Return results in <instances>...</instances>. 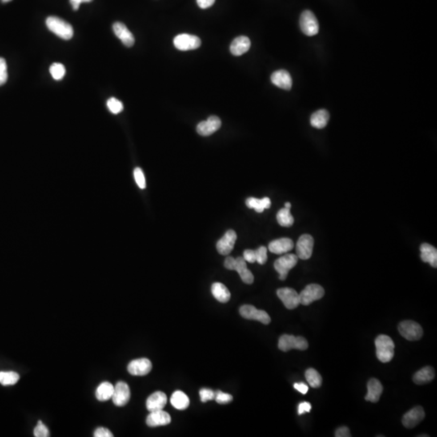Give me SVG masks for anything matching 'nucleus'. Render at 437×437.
Returning <instances> with one entry per match:
<instances>
[{"label": "nucleus", "mask_w": 437, "mask_h": 437, "mask_svg": "<svg viewBox=\"0 0 437 437\" xmlns=\"http://www.w3.org/2000/svg\"><path fill=\"white\" fill-rule=\"evenodd\" d=\"M294 247L293 240L290 238H280L274 240L269 244V250L275 254H282L291 251Z\"/></svg>", "instance_id": "24"}, {"label": "nucleus", "mask_w": 437, "mask_h": 437, "mask_svg": "<svg viewBox=\"0 0 437 437\" xmlns=\"http://www.w3.org/2000/svg\"><path fill=\"white\" fill-rule=\"evenodd\" d=\"M221 120L217 116H210L206 121L199 122L197 126V132L202 136H209L221 128Z\"/></svg>", "instance_id": "14"}, {"label": "nucleus", "mask_w": 437, "mask_h": 437, "mask_svg": "<svg viewBox=\"0 0 437 437\" xmlns=\"http://www.w3.org/2000/svg\"><path fill=\"white\" fill-rule=\"evenodd\" d=\"M153 369L151 361L147 358L134 359L128 365L129 374L133 376H146Z\"/></svg>", "instance_id": "16"}, {"label": "nucleus", "mask_w": 437, "mask_h": 437, "mask_svg": "<svg viewBox=\"0 0 437 437\" xmlns=\"http://www.w3.org/2000/svg\"><path fill=\"white\" fill-rule=\"evenodd\" d=\"M368 394L365 396V400L369 402H378L380 400L381 395L383 392V386L382 383L376 378H372L368 382Z\"/></svg>", "instance_id": "22"}, {"label": "nucleus", "mask_w": 437, "mask_h": 437, "mask_svg": "<svg viewBox=\"0 0 437 437\" xmlns=\"http://www.w3.org/2000/svg\"><path fill=\"white\" fill-rule=\"evenodd\" d=\"M20 376L15 372H0V383L3 386H12L17 384Z\"/></svg>", "instance_id": "34"}, {"label": "nucleus", "mask_w": 437, "mask_h": 437, "mask_svg": "<svg viewBox=\"0 0 437 437\" xmlns=\"http://www.w3.org/2000/svg\"><path fill=\"white\" fill-rule=\"evenodd\" d=\"M214 399L218 404H227L233 401V396L222 391H217L214 393Z\"/></svg>", "instance_id": "41"}, {"label": "nucleus", "mask_w": 437, "mask_h": 437, "mask_svg": "<svg viewBox=\"0 0 437 437\" xmlns=\"http://www.w3.org/2000/svg\"><path fill=\"white\" fill-rule=\"evenodd\" d=\"M199 395H200L201 401L202 402H206L207 401L214 399V392L211 390H209V389H202L199 391Z\"/></svg>", "instance_id": "42"}, {"label": "nucleus", "mask_w": 437, "mask_h": 437, "mask_svg": "<svg viewBox=\"0 0 437 437\" xmlns=\"http://www.w3.org/2000/svg\"><path fill=\"white\" fill-rule=\"evenodd\" d=\"M113 30L117 37L122 41L124 46H126V47H131L134 46V36L123 23L116 22L113 25Z\"/></svg>", "instance_id": "18"}, {"label": "nucleus", "mask_w": 437, "mask_h": 437, "mask_svg": "<svg viewBox=\"0 0 437 437\" xmlns=\"http://www.w3.org/2000/svg\"><path fill=\"white\" fill-rule=\"evenodd\" d=\"M1 1H2L3 3H9L10 2V1H12V0H1Z\"/></svg>", "instance_id": "51"}, {"label": "nucleus", "mask_w": 437, "mask_h": 437, "mask_svg": "<svg viewBox=\"0 0 437 437\" xmlns=\"http://www.w3.org/2000/svg\"><path fill=\"white\" fill-rule=\"evenodd\" d=\"M46 26L52 33L64 40H70L74 31L70 24L57 17H49L46 19Z\"/></svg>", "instance_id": "3"}, {"label": "nucleus", "mask_w": 437, "mask_h": 437, "mask_svg": "<svg viewBox=\"0 0 437 437\" xmlns=\"http://www.w3.org/2000/svg\"><path fill=\"white\" fill-rule=\"evenodd\" d=\"M277 296L282 301L285 307L288 310H294L298 307L300 303L299 294L294 289L283 287L277 290Z\"/></svg>", "instance_id": "12"}, {"label": "nucleus", "mask_w": 437, "mask_h": 437, "mask_svg": "<svg viewBox=\"0 0 437 437\" xmlns=\"http://www.w3.org/2000/svg\"><path fill=\"white\" fill-rule=\"evenodd\" d=\"M8 66L5 58H0V86L5 85L8 81Z\"/></svg>", "instance_id": "39"}, {"label": "nucleus", "mask_w": 437, "mask_h": 437, "mask_svg": "<svg viewBox=\"0 0 437 437\" xmlns=\"http://www.w3.org/2000/svg\"><path fill=\"white\" fill-rule=\"evenodd\" d=\"M225 266L228 270H236L245 283L251 284L254 282V274L248 269L246 260L242 257L237 258L228 257L225 261Z\"/></svg>", "instance_id": "1"}, {"label": "nucleus", "mask_w": 437, "mask_h": 437, "mask_svg": "<svg viewBox=\"0 0 437 437\" xmlns=\"http://www.w3.org/2000/svg\"><path fill=\"white\" fill-rule=\"evenodd\" d=\"M213 297L221 303H227L231 298V294L228 287L221 282H214L211 286Z\"/></svg>", "instance_id": "27"}, {"label": "nucleus", "mask_w": 437, "mask_h": 437, "mask_svg": "<svg viewBox=\"0 0 437 437\" xmlns=\"http://www.w3.org/2000/svg\"><path fill=\"white\" fill-rule=\"evenodd\" d=\"M271 205L270 199L267 197L258 199L256 198H249L246 200V206L249 208L254 209L258 213H262L265 209H269Z\"/></svg>", "instance_id": "31"}, {"label": "nucleus", "mask_w": 437, "mask_h": 437, "mask_svg": "<svg viewBox=\"0 0 437 437\" xmlns=\"http://www.w3.org/2000/svg\"><path fill=\"white\" fill-rule=\"evenodd\" d=\"M251 42L249 37L240 36L236 37L230 45V52L234 56H241L250 50Z\"/></svg>", "instance_id": "23"}, {"label": "nucleus", "mask_w": 437, "mask_h": 437, "mask_svg": "<svg viewBox=\"0 0 437 437\" xmlns=\"http://www.w3.org/2000/svg\"><path fill=\"white\" fill-rule=\"evenodd\" d=\"M330 119V114L326 109H320L312 114L310 118V123L312 126L317 129H322L326 127Z\"/></svg>", "instance_id": "28"}, {"label": "nucleus", "mask_w": 437, "mask_h": 437, "mask_svg": "<svg viewBox=\"0 0 437 437\" xmlns=\"http://www.w3.org/2000/svg\"><path fill=\"white\" fill-rule=\"evenodd\" d=\"M240 314L246 319L258 321L265 325H268L271 321L270 316L266 311L258 310L253 305H245L242 306L240 308Z\"/></svg>", "instance_id": "10"}, {"label": "nucleus", "mask_w": 437, "mask_h": 437, "mask_svg": "<svg viewBox=\"0 0 437 437\" xmlns=\"http://www.w3.org/2000/svg\"><path fill=\"white\" fill-rule=\"evenodd\" d=\"M377 356L382 363L390 362L394 355V342L388 335L381 334L375 340Z\"/></svg>", "instance_id": "2"}, {"label": "nucleus", "mask_w": 437, "mask_h": 437, "mask_svg": "<svg viewBox=\"0 0 437 437\" xmlns=\"http://www.w3.org/2000/svg\"><path fill=\"white\" fill-rule=\"evenodd\" d=\"M69 1H70V4L72 6L73 10L77 11L82 3H90L93 0H69Z\"/></svg>", "instance_id": "49"}, {"label": "nucleus", "mask_w": 437, "mask_h": 437, "mask_svg": "<svg viewBox=\"0 0 437 437\" xmlns=\"http://www.w3.org/2000/svg\"><path fill=\"white\" fill-rule=\"evenodd\" d=\"M278 346L279 350L284 352L290 351L292 349L305 351L309 347V343L304 337L283 334L278 339Z\"/></svg>", "instance_id": "4"}, {"label": "nucleus", "mask_w": 437, "mask_h": 437, "mask_svg": "<svg viewBox=\"0 0 437 437\" xmlns=\"http://www.w3.org/2000/svg\"><path fill=\"white\" fill-rule=\"evenodd\" d=\"M298 262V257L296 254H289L282 256L274 262V269L279 274V279L285 280L290 270L295 267Z\"/></svg>", "instance_id": "6"}, {"label": "nucleus", "mask_w": 437, "mask_h": 437, "mask_svg": "<svg viewBox=\"0 0 437 437\" xmlns=\"http://www.w3.org/2000/svg\"><path fill=\"white\" fill-rule=\"evenodd\" d=\"M276 218L278 223L282 227H291L294 224V218L290 212V209L286 207L278 210Z\"/></svg>", "instance_id": "32"}, {"label": "nucleus", "mask_w": 437, "mask_h": 437, "mask_svg": "<svg viewBox=\"0 0 437 437\" xmlns=\"http://www.w3.org/2000/svg\"><path fill=\"white\" fill-rule=\"evenodd\" d=\"M34 436L36 437H48L50 436V431L48 430L47 427L41 421H39L34 428L33 431Z\"/></svg>", "instance_id": "37"}, {"label": "nucleus", "mask_w": 437, "mask_h": 437, "mask_svg": "<svg viewBox=\"0 0 437 437\" xmlns=\"http://www.w3.org/2000/svg\"><path fill=\"white\" fill-rule=\"evenodd\" d=\"M107 107L112 114H118L123 110V104L115 97H111L107 101Z\"/></svg>", "instance_id": "36"}, {"label": "nucleus", "mask_w": 437, "mask_h": 437, "mask_svg": "<svg viewBox=\"0 0 437 437\" xmlns=\"http://www.w3.org/2000/svg\"><path fill=\"white\" fill-rule=\"evenodd\" d=\"M314 246V240L312 236L309 234L301 236L297 244V256L298 258L307 260L311 258Z\"/></svg>", "instance_id": "11"}, {"label": "nucleus", "mask_w": 437, "mask_h": 437, "mask_svg": "<svg viewBox=\"0 0 437 437\" xmlns=\"http://www.w3.org/2000/svg\"><path fill=\"white\" fill-rule=\"evenodd\" d=\"M50 72L55 81H61L66 74V69L62 63L54 62L50 66Z\"/></svg>", "instance_id": "35"}, {"label": "nucleus", "mask_w": 437, "mask_h": 437, "mask_svg": "<svg viewBox=\"0 0 437 437\" xmlns=\"http://www.w3.org/2000/svg\"><path fill=\"white\" fill-rule=\"evenodd\" d=\"M243 258L246 262L254 263L256 262L255 250H246L244 251Z\"/></svg>", "instance_id": "44"}, {"label": "nucleus", "mask_w": 437, "mask_h": 437, "mask_svg": "<svg viewBox=\"0 0 437 437\" xmlns=\"http://www.w3.org/2000/svg\"><path fill=\"white\" fill-rule=\"evenodd\" d=\"M170 402L171 404L178 410H185L190 405V399L187 395L180 390L173 393Z\"/></svg>", "instance_id": "30"}, {"label": "nucleus", "mask_w": 437, "mask_h": 437, "mask_svg": "<svg viewBox=\"0 0 437 437\" xmlns=\"http://www.w3.org/2000/svg\"><path fill=\"white\" fill-rule=\"evenodd\" d=\"M300 26H301V31L309 37L316 35L319 32L318 19L316 18L315 15L312 13L311 11H305L301 14Z\"/></svg>", "instance_id": "7"}, {"label": "nucleus", "mask_w": 437, "mask_h": 437, "mask_svg": "<svg viewBox=\"0 0 437 437\" xmlns=\"http://www.w3.org/2000/svg\"><path fill=\"white\" fill-rule=\"evenodd\" d=\"M425 412L423 407L416 406L404 414L402 418V424L406 428H413L424 419Z\"/></svg>", "instance_id": "17"}, {"label": "nucleus", "mask_w": 437, "mask_h": 437, "mask_svg": "<svg viewBox=\"0 0 437 437\" xmlns=\"http://www.w3.org/2000/svg\"><path fill=\"white\" fill-rule=\"evenodd\" d=\"M167 403V396L163 392L157 391L149 396L147 399L146 406L150 412L156 410H163Z\"/></svg>", "instance_id": "21"}, {"label": "nucleus", "mask_w": 437, "mask_h": 437, "mask_svg": "<svg viewBox=\"0 0 437 437\" xmlns=\"http://www.w3.org/2000/svg\"><path fill=\"white\" fill-rule=\"evenodd\" d=\"M421 259L424 262H428L434 268L437 267L436 248L430 244L423 243L420 246Z\"/></svg>", "instance_id": "25"}, {"label": "nucleus", "mask_w": 437, "mask_h": 437, "mask_svg": "<svg viewBox=\"0 0 437 437\" xmlns=\"http://www.w3.org/2000/svg\"><path fill=\"white\" fill-rule=\"evenodd\" d=\"M273 85L279 89L290 90L293 86V79L287 70H278L274 71L270 77Z\"/></svg>", "instance_id": "19"}, {"label": "nucleus", "mask_w": 437, "mask_h": 437, "mask_svg": "<svg viewBox=\"0 0 437 437\" xmlns=\"http://www.w3.org/2000/svg\"><path fill=\"white\" fill-rule=\"evenodd\" d=\"M434 378H435V371L433 368L426 366L414 374L413 381L417 385H423L431 382Z\"/></svg>", "instance_id": "26"}, {"label": "nucleus", "mask_w": 437, "mask_h": 437, "mask_svg": "<svg viewBox=\"0 0 437 437\" xmlns=\"http://www.w3.org/2000/svg\"><path fill=\"white\" fill-rule=\"evenodd\" d=\"M291 206L292 205L290 202H286V203H285V207H286V208L291 209Z\"/></svg>", "instance_id": "50"}, {"label": "nucleus", "mask_w": 437, "mask_h": 437, "mask_svg": "<svg viewBox=\"0 0 437 437\" xmlns=\"http://www.w3.org/2000/svg\"><path fill=\"white\" fill-rule=\"evenodd\" d=\"M130 398V388L127 384L122 382H118L114 387V394L112 396L114 405L117 406H124L127 404Z\"/></svg>", "instance_id": "13"}, {"label": "nucleus", "mask_w": 437, "mask_h": 437, "mask_svg": "<svg viewBox=\"0 0 437 437\" xmlns=\"http://www.w3.org/2000/svg\"><path fill=\"white\" fill-rule=\"evenodd\" d=\"M114 387L111 383L105 382L101 383L98 387H97V391H96V397L97 400L101 402H105L112 398L113 394H114Z\"/></svg>", "instance_id": "29"}, {"label": "nucleus", "mask_w": 437, "mask_h": 437, "mask_svg": "<svg viewBox=\"0 0 437 437\" xmlns=\"http://www.w3.org/2000/svg\"><path fill=\"white\" fill-rule=\"evenodd\" d=\"M215 0H197L198 7L202 9H208L214 5Z\"/></svg>", "instance_id": "47"}, {"label": "nucleus", "mask_w": 437, "mask_h": 437, "mask_svg": "<svg viewBox=\"0 0 437 437\" xmlns=\"http://www.w3.org/2000/svg\"><path fill=\"white\" fill-rule=\"evenodd\" d=\"M334 435L336 437H351V432L347 427H338L335 431Z\"/></svg>", "instance_id": "46"}, {"label": "nucleus", "mask_w": 437, "mask_h": 437, "mask_svg": "<svg viewBox=\"0 0 437 437\" xmlns=\"http://www.w3.org/2000/svg\"><path fill=\"white\" fill-rule=\"evenodd\" d=\"M256 262L260 265H263L267 261V250L265 246H261L255 250Z\"/></svg>", "instance_id": "38"}, {"label": "nucleus", "mask_w": 437, "mask_h": 437, "mask_svg": "<svg viewBox=\"0 0 437 437\" xmlns=\"http://www.w3.org/2000/svg\"><path fill=\"white\" fill-rule=\"evenodd\" d=\"M134 177L137 185L140 189H145L146 187V181H145L144 174L142 173L140 168H136L134 170Z\"/></svg>", "instance_id": "40"}, {"label": "nucleus", "mask_w": 437, "mask_h": 437, "mask_svg": "<svg viewBox=\"0 0 437 437\" xmlns=\"http://www.w3.org/2000/svg\"><path fill=\"white\" fill-rule=\"evenodd\" d=\"M325 295L323 287L319 284L312 283L306 286L299 294L300 303L303 305H311L314 301L322 299Z\"/></svg>", "instance_id": "8"}, {"label": "nucleus", "mask_w": 437, "mask_h": 437, "mask_svg": "<svg viewBox=\"0 0 437 437\" xmlns=\"http://www.w3.org/2000/svg\"><path fill=\"white\" fill-rule=\"evenodd\" d=\"M173 45L178 50L182 51L196 50L201 46V40L195 35L182 33L176 36L173 39Z\"/></svg>", "instance_id": "9"}, {"label": "nucleus", "mask_w": 437, "mask_h": 437, "mask_svg": "<svg viewBox=\"0 0 437 437\" xmlns=\"http://www.w3.org/2000/svg\"><path fill=\"white\" fill-rule=\"evenodd\" d=\"M237 233L233 230L226 232L223 237L217 242L216 249L221 255H228L231 253L237 241Z\"/></svg>", "instance_id": "15"}, {"label": "nucleus", "mask_w": 437, "mask_h": 437, "mask_svg": "<svg viewBox=\"0 0 437 437\" xmlns=\"http://www.w3.org/2000/svg\"><path fill=\"white\" fill-rule=\"evenodd\" d=\"M398 331L403 338L409 341L419 340L423 336V329L414 321H404L398 326Z\"/></svg>", "instance_id": "5"}, {"label": "nucleus", "mask_w": 437, "mask_h": 437, "mask_svg": "<svg viewBox=\"0 0 437 437\" xmlns=\"http://www.w3.org/2000/svg\"><path fill=\"white\" fill-rule=\"evenodd\" d=\"M170 422H171V416L163 410H156L151 412L146 420L147 424L151 427L165 426L169 424Z\"/></svg>", "instance_id": "20"}, {"label": "nucleus", "mask_w": 437, "mask_h": 437, "mask_svg": "<svg viewBox=\"0 0 437 437\" xmlns=\"http://www.w3.org/2000/svg\"><path fill=\"white\" fill-rule=\"evenodd\" d=\"M294 388L297 391H299L301 394H306L309 390V387L307 385L304 383H296L294 384Z\"/></svg>", "instance_id": "48"}, {"label": "nucleus", "mask_w": 437, "mask_h": 437, "mask_svg": "<svg viewBox=\"0 0 437 437\" xmlns=\"http://www.w3.org/2000/svg\"><path fill=\"white\" fill-rule=\"evenodd\" d=\"M305 378L307 380L311 387L319 388L322 386V378L316 369H309L305 372Z\"/></svg>", "instance_id": "33"}, {"label": "nucleus", "mask_w": 437, "mask_h": 437, "mask_svg": "<svg viewBox=\"0 0 437 437\" xmlns=\"http://www.w3.org/2000/svg\"><path fill=\"white\" fill-rule=\"evenodd\" d=\"M312 406L310 402H301L299 404V406H298V414H299L300 415H301V414H303L304 413L310 412Z\"/></svg>", "instance_id": "45"}, {"label": "nucleus", "mask_w": 437, "mask_h": 437, "mask_svg": "<svg viewBox=\"0 0 437 437\" xmlns=\"http://www.w3.org/2000/svg\"><path fill=\"white\" fill-rule=\"evenodd\" d=\"M94 436L95 437H113L114 435L112 434L111 431H109V429L105 427H98L96 429L94 432Z\"/></svg>", "instance_id": "43"}]
</instances>
